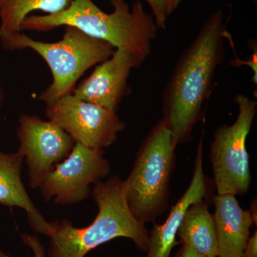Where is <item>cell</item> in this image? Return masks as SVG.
Instances as JSON below:
<instances>
[{"label":"cell","instance_id":"cell-1","mask_svg":"<svg viewBox=\"0 0 257 257\" xmlns=\"http://www.w3.org/2000/svg\"><path fill=\"white\" fill-rule=\"evenodd\" d=\"M228 33L222 10H216L181 55L164 89L162 119L176 147L191 141L194 126L205 119L216 71L224 60Z\"/></svg>","mask_w":257,"mask_h":257},{"label":"cell","instance_id":"cell-2","mask_svg":"<svg viewBox=\"0 0 257 257\" xmlns=\"http://www.w3.org/2000/svg\"><path fill=\"white\" fill-rule=\"evenodd\" d=\"M113 12L106 13L92 0H70L66 9L55 14L29 16L23 30L46 32L59 27H74L89 36L107 42L115 50L131 52L144 60L151 54L152 43L158 35L152 14L140 0L131 8L126 0H109Z\"/></svg>","mask_w":257,"mask_h":257},{"label":"cell","instance_id":"cell-3","mask_svg":"<svg viewBox=\"0 0 257 257\" xmlns=\"http://www.w3.org/2000/svg\"><path fill=\"white\" fill-rule=\"evenodd\" d=\"M92 195L98 207L94 220L86 227H74L63 219L51 222L49 257H85L89 251L118 237L131 239L147 252L150 231L135 219L123 192L122 179L115 175L93 186Z\"/></svg>","mask_w":257,"mask_h":257},{"label":"cell","instance_id":"cell-4","mask_svg":"<svg viewBox=\"0 0 257 257\" xmlns=\"http://www.w3.org/2000/svg\"><path fill=\"white\" fill-rule=\"evenodd\" d=\"M176 148L170 128L161 119L139 147L131 172L122 180L128 209L143 224L155 222L168 209Z\"/></svg>","mask_w":257,"mask_h":257},{"label":"cell","instance_id":"cell-5","mask_svg":"<svg viewBox=\"0 0 257 257\" xmlns=\"http://www.w3.org/2000/svg\"><path fill=\"white\" fill-rule=\"evenodd\" d=\"M1 43L10 51L30 49L46 62L52 72V82L39 95V99L45 104L72 94L76 83L84 72L108 60L115 51L107 42L69 26L65 27L61 40L53 43L37 41L22 33Z\"/></svg>","mask_w":257,"mask_h":257},{"label":"cell","instance_id":"cell-6","mask_svg":"<svg viewBox=\"0 0 257 257\" xmlns=\"http://www.w3.org/2000/svg\"><path fill=\"white\" fill-rule=\"evenodd\" d=\"M234 101L239 110L237 117L232 124L216 128L209 158L217 194L242 196L248 192L251 185L246 143L256 114L257 101L243 94L235 96Z\"/></svg>","mask_w":257,"mask_h":257},{"label":"cell","instance_id":"cell-7","mask_svg":"<svg viewBox=\"0 0 257 257\" xmlns=\"http://www.w3.org/2000/svg\"><path fill=\"white\" fill-rule=\"evenodd\" d=\"M104 150H96L76 143L68 156L49 172L39 187L47 202L71 205L85 200L94 185L110 174Z\"/></svg>","mask_w":257,"mask_h":257},{"label":"cell","instance_id":"cell-8","mask_svg":"<svg viewBox=\"0 0 257 257\" xmlns=\"http://www.w3.org/2000/svg\"><path fill=\"white\" fill-rule=\"evenodd\" d=\"M46 116L75 143L93 150L110 147L126 128L116 111L82 100L72 93L47 103Z\"/></svg>","mask_w":257,"mask_h":257},{"label":"cell","instance_id":"cell-9","mask_svg":"<svg viewBox=\"0 0 257 257\" xmlns=\"http://www.w3.org/2000/svg\"><path fill=\"white\" fill-rule=\"evenodd\" d=\"M17 136L18 151L28 169L29 186L39 189L45 176L66 158L75 142L53 121L35 115L20 114Z\"/></svg>","mask_w":257,"mask_h":257},{"label":"cell","instance_id":"cell-10","mask_svg":"<svg viewBox=\"0 0 257 257\" xmlns=\"http://www.w3.org/2000/svg\"><path fill=\"white\" fill-rule=\"evenodd\" d=\"M145 60L131 52L115 50L108 60L96 66L87 79L74 88L72 94L82 100L117 111L131 92L128 79L133 69Z\"/></svg>","mask_w":257,"mask_h":257},{"label":"cell","instance_id":"cell-11","mask_svg":"<svg viewBox=\"0 0 257 257\" xmlns=\"http://www.w3.org/2000/svg\"><path fill=\"white\" fill-rule=\"evenodd\" d=\"M204 130H202L197 147L194 170L188 188L182 197L171 209L165 223H153V228L149 235V244L145 257H170L172 248L177 241V231L184 213L192 204L203 199H212L214 183L208 179L204 172L203 152H204Z\"/></svg>","mask_w":257,"mask_h":257},{"label":"cell","instance_id":"cell-12","mask_svg":"<svg viewBox=\"0 0 257 257\" xmlns=\"http://www.w3.org/2000/svg\"><path fill=\"white\" fill-rule=\"evenodd\" d=\"M213 218L218 240V257H241L253 224L250 211L240 206L234 194H216L212 198Z\"/></svg>","mask_w":257,"mask_h":257},{"label":"cell","instance_id":"cell-13","mask_svg":"<svg viewBox=\"0 0 257 257\" xmlns=\"http://www.w3.org/2000/svg\"><path fill=\"white\" fill-rule=\"evenodd\" d=\"M24 157L20 152H0V204L21 208L27 212L29 224L35 232L47 236L51 222L45 217L29 197L22 181Z\"/></svg>","mask_w":257,"mask_h":257},{"label":"cell","instance_id":"cell-14","mask_svg":"<svg viewBox=\"0 0 257 257\" xmlns=\"http://www.w3.org/2000/svg\"><path fill=\"white\" fill-rule=\"evenodd\" d=\"M212 199L192 203L185 213L177 236L182 246L203 257H218V240L213 214L209 211Z\"/></svg>","mask_w":257,"mask_h":257},{"label":"cell","instance_id":"cell-15","mask_svg":"<svg viewBox=\"0 0 257 257\" xmlns=\"http://www.w3.org/2000/svg\"><path fill=\"white\" fill-rule=\"evenodd\" d=\"M69 3L70 0H0V41L21 33L23 22L32 12L55 14L66 9Z\"/></svg>","mask_w":257,"mask_h":257},{"label":"cell","instance_id":"cell-16","mask_svg":"<svg viewBox=\"0 0 257 257\" xmlns=\"http://www.w3.org/2000/svg\"><path fill=\"white\" fill-rule=\"evenodd\" d=\"M152 10V15L159 30H165L168 16L166 12V6L164 0H145Z\"/></svg>","mask_w":257,"mask_h":257},{"label":"cell","instance_id":"cell-17","mask_svg":"<svg viewBox=\"0 0 257 257\" xmlns=\"http://www.w3.org/2000/svg\"><path fill=\"white\" fill-rule=\"evenodd\" d=\"M24 243L28 245L33 251L35 257H45V251L43 245L36 236L29 234H22ZM0 257H10L9 254H6L0 248Z\"/></svg>","mask_w":257,"mask_h":257},{"label":"cell","instance_id":"cell-18","mask_svg":"<svg viewBox=\"0 0 257 257\" xmlns=\"http://www.w3.org/2000/svg\"><path fill=\"white\" fill-rule=\"evenodd\" d=\"M241 257H257V231L249 237Z\"/></svg>","mask_w":257,"mask_h":257},{"label":"cell","instance_id":"cell-19","mask_svg":"<svg viewBox=\"0 0 257 257\" xmlns=\"http://www.w3.org/2000/svg\"><path fill=\"white\" fill-rule=\"evenodd\" d=\"M164 1L165 3L166 12H167V16L169 17L177 10L182 0H164Z\"/></svg>","mask_w":257,"mask_h":257},{"label":"cell","instance_id":"cell-20","mask_svg":"<svg viewBox=\"0 0 257 257\" xmlns=\"http://www.w3.org/2000/svg\"><path fill=\"white\" fill-rule=\"evenodd\" d=\"M175 257H203L198 254L192 249L187 247L185 246H182V248L177 251Z\"/></svg>","mask_w":257,"mask_h":257},{"label":"cell","instance_id":"cell-21","mask_svg":"<svg viewBox=\"0 0 257 257\" xmlns=\"http://www.w3.org/2000/svg\"><path fill=\"white\" fill-rule=\"evenodd\" d=\"M250 211V214H251V217H252L253 224L255 225L257 224V204H256V199H253L252 202H251V204H250V209L248 210Z\"/></svg>","mask_w":257,"mask_h":257},{"label":"cell","instance_id":"cell-22","mask_svg":"<svg viewBox=\"0 0 257 257\" xmlns=\"http://www.w3.org/2000/svg\"><path fill=\"white\" fill-rule=\"evenodd\" d=\"M3 92H2L1 87H0V109H1L2 103H3Z\"/></svg>","mask_w":257,"mask_h":257},{"label":"cell","instance_id":"cell-23","mask_svg":"<svg viewBox=\"0 0 257 257\" xmlns=\"http://www.w3.org/2000/svg\"><path fill=\"white\" fill-rule=\"evenodd\" d=\"M255 1V3H256V0H253V2Z\"/></svg>","mask_w":257,"mask_h":257}]
</instances>
